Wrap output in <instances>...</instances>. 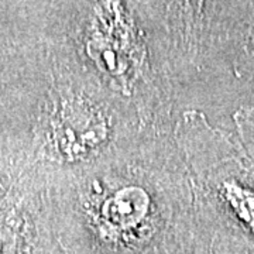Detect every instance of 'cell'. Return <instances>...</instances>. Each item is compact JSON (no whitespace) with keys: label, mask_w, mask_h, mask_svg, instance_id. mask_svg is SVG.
<instances>
[{"label":"cell","mask_w":254,"mask_h":254,"mask_svg":"<svg viewBox=\"0 0 254 254\" xmlns=\"http://www.w3.org/2000/svg\"><path fill=\"white\" fill-rule=\"evenodd\" d=\"M174 136L190 178L193 213L216 254H254V161L236 133L190 109Z\"/></svg>","instance_id":"cell-2"},{"label":"cell","mask_w":254,"mask_h":254,"mask_svg":"<svg viewBox=\"0 0 254 254\" xmlns=\"http://www.w3.org/2000/svg\"><path fill=\"white\" fill-rule=\"evenodd\" d=\"M199 68L220 108L254 109V1L206 3Z\"/></svg>","instance_id":"cell-3"},{"label":"cell","mask_w":254,"mask_h":254,"mask_svg":"<svg viewBox=\"0 0 254 254\" xmlns=\"http://www.w3.org/2000/svg\"><path fill=\"white\" fill-rule=\"evenodd\" d=\"M151 254H216L212 239L192 212Z\"/></svg>","instance_id":"cell-4"},{"label":"cell","mask_w":254,"mask_h":254,"mask_svg":"<svg viewBox=\"0 0 254 254\" xmlns=\"http://www.w3.org/2000/svg\"><path fill=\"white\" fill-rule=\"evenodd\" d=\"M63 254H151L193 212L180 147L151 130L61 173Z\"/></svg>","instance_id":"cell-1"},{"label":"cell","mask_w":254,"mask_h":254,"mask_svg":"<svg viewBox=\"0 0 254 254\" xmlns=\"http://www.w3.org/2000/svg\"><path fill=\"white\" fill-rule=\"evenodd\" d=\"M232 119L236 136L254 161V109L240 110Z\"/></svg>","instance_id":"cell-5"}]
</instances>
